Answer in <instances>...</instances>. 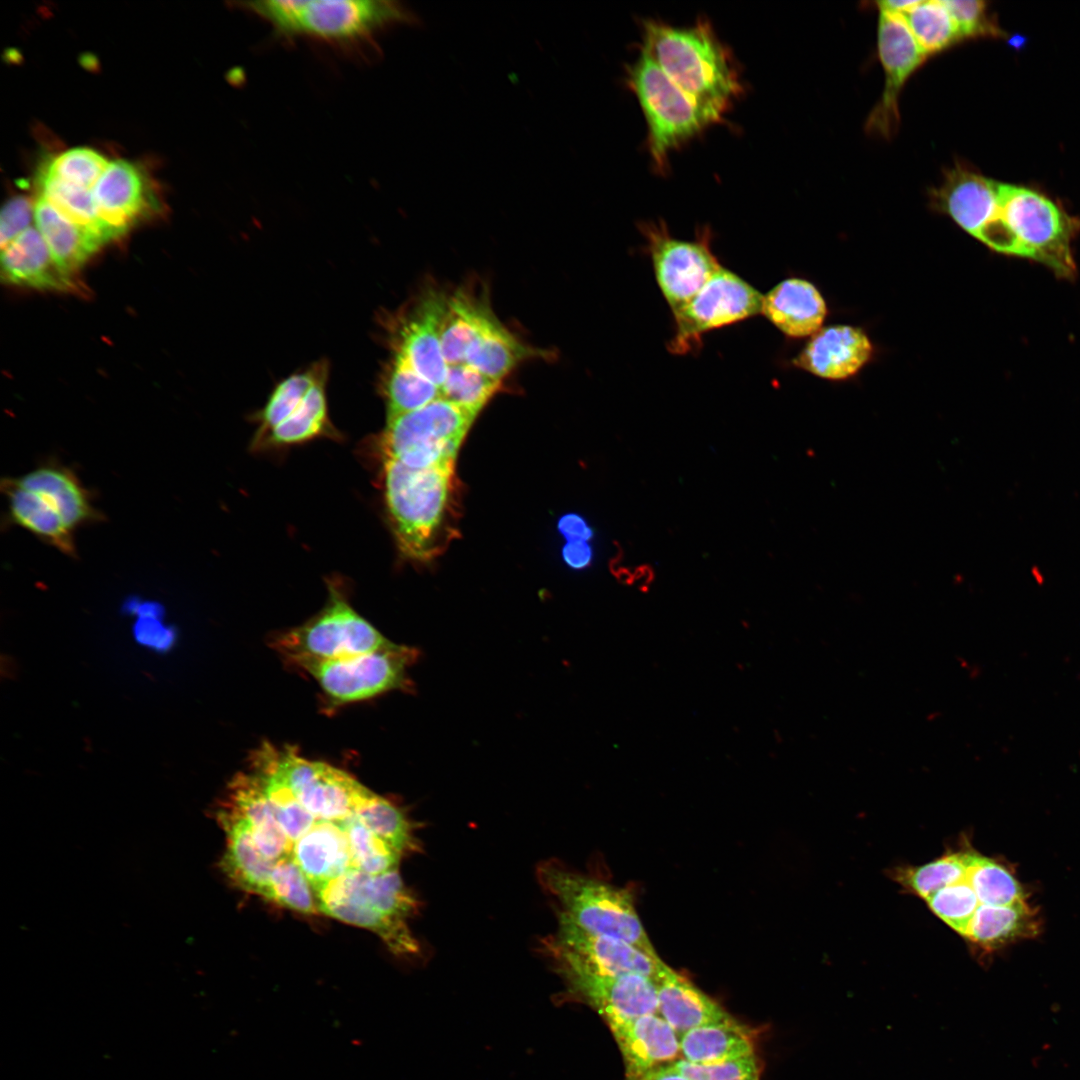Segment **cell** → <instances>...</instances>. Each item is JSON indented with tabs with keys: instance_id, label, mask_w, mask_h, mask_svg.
<instances>
[{
	"instance_id": "cell-1",
	"label": "cell",
	"mask_w": 1080,
	"mask_h": 1080,
	"mask_svg": "<svg viewBox=\"0 0 1080 1080\" xmlns=\"http://www.w3.org/2000/svg\"><path fill=\"white\" fill-rule=\"evenodd\" d=\"M641 51L696 105L719 122L743 94L734 57L706 18L700 17L688 26L644 20Z\"/></svg>"
},
{
	"instance_id": "cell-2",
	"label": "cell",
	"mask_w": 1080,
	"mask_h": 1080,
	"mask_svg": "<svg viewBox=\"0 0 1080 1080\" xmlns=\"http://www.w3.org/2000/svg\"><path fill=\"white\" fill-rule=\"evenodd\" d=\"M313 892L320 912L372 931L394 955L419 952L409 926L419 902L399 870L370 875L352 869Z\"/></svg>"
},
{
	"instance_id": "cell-3",
	"label": "cell",
	"mask_w": 1080,
	"mask_h": 1080,
	"mask_svg": "<svg viewBox=\"0 0 1080 1080\" xmlns=\"http://www.w3.org/2000/svg\"><path fill=\"white\" fill-rule=\"evenodd\" d=\"M380 461L385 506L400 552L411 560L431 559L452 512L454 466L416 469Z\"/></svg>"
},
{
	"instance_id": "cell-4",
	"label": "cell",
	"mask_w": 1080,
	"mask_h": 1080,
	"mask_svg": "<svg viewBox=\"0 0 1080 1080\" xmlns=\"http://www.w3.org/2000/svg\"><path fill=\"white\" fill-rule=\"evenodd\" d=\"M537 878L560 904V913L581 929L657 955L629 889L583 876L552 861L537 867Z\"/></svg>"
},
{
	"instance_id": "cell-5",
	"label": "cell",
	"mask_w": 1080,
	"mask_h": 1080,
	"mask_svg": "<svg viewBox=\"0 0 1080 1080\" xmlns=\"http://www.w3.org/2000/svg\"><path fill=\"white\" fill-rule=\"evenodd\" d=\"M249 770L283 783L316 820H345L376 795L345 771L303 758L289 746L262 743L251 754Z\"/></svg>"
},
{
	"instance_id": "cell-6",
	"label": "cell",
	"mask_w": 1080,
	"mask_h": 1080,
	"mask_svg": "<svg viewBox=\"0 0 1080 1080\" xmlns=\"http://www.w3.org/2000/svg\"><path fill=\"white\" fill-rule=\"evenodd\" d=\"M626 84L637 98L647 125V149L659 173L669 156L719 122L696 105L643 51L626 66Z\"/></svg>"
},
{
	"instance_id": "cell-7",
	"label": "cell",
	"mask_w": 1080,
	"mask_h": 1080,
	"mask_svg": "<svg viewBox=\"0 0 1080 1080\" xmlns=\"http://www.w3.org/2000/svg\"><path fill=\"white\" fill-rule=\"evenodd\" d=\"M477 412L444 398L387 421L374 439L378 457L424 469L453 467Z\"/></svg>"
},
{
	"instance_id": "cell-8",
	"label": "cell",
	"mask_w": 1080,
	"mask_h": 1080,
	"mask_svg": "<svg viewBox=\"0 0 1080 1080\" xmlns=\"http://www.w3.org/2000/svg\"><path fill=\"white\" fill-rule=\"evenodd\" d=\"M328 589V601L317 615L273 641L275 649L297 666L350 658L391 643L350 606L336 580L328 582Z\"/></svg>"
},
{
	"instance_id": "cell-9",
	"label": "cell",
	"mask_w": 1080,
	"mask_h": 1080,
	"mask_svg": "<svg viewBox=\"0 0 1080 1080\" xmlns=\"http://www.w3.org/2000/svg\"><path fill=\"white\" fill-rule=\"evenodd\" d=\"M999 214L1017 239L1022 257L1039 261L1057 275L1071 277L1075 263L1071 240L1078 224L1041 193L997 182Z\"/></svg>"
},
{
	"instance_id": "cell-10",
	"label": "cell",
	"mask_w": 1080,
	"mask_h": 1080,
	"mask_svg": "<svg viewBox=\"0 0 1080 1080\" xmlns=\"http://www.w3.org/2000/svg\"><path fill=\"white\" fill-rule=\"evenodd\" d=\"M416 657L415 649L391 642L370 653L298 667L313 677L331 703L340 705L407 687V668Z\"/></svg>"
},
{
	"instance_id": "cell-11",
	"label": "cell",
	"mask_w": 1080,
	"mask_h": 1080,
	"mask_svg": "<svg viewBox=\"0 0 1080 1080\" xmlns=\"http://www.w3.org/2000/svg\"><path fill=\"white\" fill-rule=\"evenodd\" d=\"M762 299L759 291L722 267L673 314L675 329L667 344L669 351L687 353L701 344L703 333L755 316L761 312Z\"/></svg>"
},
{
	"instance_id": "cell-12",
	"label": "cell",
	"mask_w": 1080,
	"mask_h": 1080,
	"mask_svg": "<svg viewBox=\"0 0 1080 1080\" xmlns=\"http://www.w3.org/2000/svg\"><path fill=\"white\" fill-rule=\"evenodd\" d=\"M657 284L673 314L681 310L722 266L710 249L709 231L684 241L672 237L663 221L639 226Z\"/></svg>"
},
{
	"instance_id": "cell-13",
	"label": "cell",
	"mask_w": 1080,
	"mask_h": 1080,
	"mask_svg": "<svg viewBox=\"0 0 1080 1080\" xmlns=\"http://www.w3.org/2000/svg\"><path fill=\"white\" fill-rule=\"evenodd\" d=\"M412 15L400 3L386 0H299L292 38L351 45L369 40L396 23L410 22Z\"/></svg>"
},
{
	"instance_id": "cell-14",
	"label": "cell",
	"mask_w": 1080,
	"mask_h": 1080,
	"mask_svg": "<svg viewBox=\"0 0 1080 1080\" xmlns=\"http://www.w3.org/2000/svg\"><path fill=\"white\" fill-rule=\"evenodd\" d=\"M546 951L560 971L599 976L641 974L654 979L663 960L627 942L589 933L562 913L556 934L545 940Z\"/></svg>"
},
{
	"instance_id": "cell-15",
	"label": "cell",
	"mask_w": 1080,
	"mask_h": 1080,
	"mask_svg": "<svg viewBox=\"0 0 1080 1080\" xmlns=\"http://www.w3.org/2000/svg\"><path fill=\"white\" fill-rule=\"evenodd\" d=\"M877 44L885 81L881 98L868 116L865 130L873 136L890 139L900 123V93L928 55L901 14L880 11Z\"/></svg>"
},
{
	"instance_id": "cell-16",
	"label": "cell",
	"mask_w": 1080,
	"mask_h": 1080,
	"mask_svg": "<svg viewBox=\"0 0 1080 1080\" xmlns=\"http://www.w3.org/2000/svg\"><path fill=\"white\" fill-rule=\"evenodd\" d=\"M570 992L593 1008L609 1028L646 1014L658 1013L653 979L641 974L599 976L560 971Z\"/></svg>"
},
{
	"instance_id": "cell-17",
	"label": "cell",
	"mask_w": 1080,
	"mask_h": 1080,
	"mask_svg": "<svg viewBox=\"0 0 1080 1080\" xmlns=\"http://www.w3.org/2000/svg\"><path fill=\"white\" fill-rule=\"evenodd\" d=\"M151 184L136 164L117 159L93 189L99 222L107 241L118 238L153 208Z\"/></svg>"
},
{
	"instance_id": "cell-18",
	"label": "cell",
	"mask_w": 1080,
	"mask_h": 1080,
	"mask_svg": "<svg viewBox=\"0 0 1080 1080\" xmlns=\"http://www.w3.org/2000/svg\"><path fill=\"white\" fill-rule=\"evenodd\" d=\"M218 809L243 821L257 849L267 859L276 864L282 860H292L293 846L281 829L263 785L254 773L248 771L235 775Z\"/></svg>"
},
{
	"instance_id": "cell-19",
	"label": "cell",
	"mask_w": 1080,
	"mask_h": 1080,
	"mask_svg": "<svg viewBox=\"0 0 1080 1080\" xmlns=\"http://www.w3.org/2000/svg\"><path fill=\"white\" fill-rule=\"evenodd\" d=\"M996 184L997 181L956 164L945 170L941 184L930 191V202L977 239L996 216Z\"/></svg>"
},
{
	"instance_id": "cell-20",
	"label": "cell",
	"mask_w": 1080,
	"mask_h": 1080,
	"mask_svg": "<svg viewBox=\"0 0 1080 1080\" xmlns=\"http://www.w3.org/2000/svg\"><path fill=\"white\" fill-rule=\"evenodd\" d=\"M624 1063V1080L637 1079L681 1058L680 1038L658 1014H646L610 1028Z\"/></svg>"
},
{
	"instance_id": "cell-21",
	"label": "cell",
	"mask_w": 1080,
	"mask_h": 1080,
	"mask_svg": "<svg viewBox=\"0 0 1080 1080\" xmlns=\"http://www.w3.org/2000/svg\"><path fill=\"white\" fill-rule=\"evenodd\" d=\"M872 350L860 328L833 325L813 334L793 364L825 379L842 380L855 375L869 361Z\"/></svg>"
},
{
	"instance_id": "cell-22",
	"label": "cell",
	"mask_w": 1080,
	"mask_h": 1080,
	"mask_svg": "<svg viewBox=\"0 0 1080 1080\" xmlns=\"http://www.w3.org/2000/svg\"><path fill=\"white\" fill-rule=\"evenodd\" d=\"M2 277L8 283L37 289L79 292L75 275L65 271L52 256L36 227H30L1 253Z\"/></svg>"
},
{
	"instance_id": "cell-23",
	"label": "cell",
	"mask_w": 1080,
	"mask_h": 1080,
	"mask_svg": "<svg viewBox=\"0 0 1080 1080\" xmlns=\"http://www.w3.org/2000/svg\"><path fill=\"white\" fill-rule=\"evenodd\" d=\"M653 981L658 1014L679 1038L692 1028L732 1018L723 1006L664 961Z\"/></svg>"
},
{
	"instance_id": "cell-24",
	"label": "cell",
	"mask_w": 1080,
	"mask_h": 1080,
	"mask_svg": "<svg viewBox=\"0 0 1080 1080\" xmlns=\"http://www.w3.org/2000/svg\"><path fill=\"white\" fill-rule=\"evenodd\" d=\"M348 819L317 820L313 828L294 844L292 860L300 867L312 890L355 869L347 834Z\"/></svg>"
},
{
	"instance_id": "cell-25",
	"label": "cell",
	"mask_w": 1080,
	"mask_h": 1080,
	"mask_svg": "<svg viewBox=\"0 0 1080 1080\" xmlns=\"http://www.w3.org/2000/svg\"><path fill=\"white\" fill-rule=\"evenodd\" d=\"M216 819L225 834L222 872L235 887L270 900L276 863L260 853L242 820L218 808Z\"/></svg>"
},
{
	"instance_id": "cell-26",
	"label": "cell",
	"mask_w": 1080,
	"mask_h": 1080,
	"mask_svg": "<svg viewBox=\"0 0 1080 1080\" xmlns=\"http://www.w3.org/2000/svg\"><path fill=\"white\" fill-rule=\"evenodd\" d=\"M761 314L785 335L800 338L815 334L826 314V303L809 281L789 278L763 295Z\"/></svg>"
},
{
	"instance_id": "cell-27",
	"label": "cell",
	"mask_w": 1080,
	"mask_h": 1080,
	"mask_svg": "<svg viewBox=\"0 0 1080 1080\" xmlns=\"http://www.w3.org/2000/svg\"><path fill=\"white\" fill-rule=\"evenodd\" d=\"M14 480L22 488L40 495L72 531L103 519L102 513L91 502L87 489L67 467L56 463L44 464Z\"/></svg>"
},
{
	"instance_id": "cell-28",
	"label": "cell",
	"mask_w": 1080,
	"mask_h": 1080,
	"mask_svg": "<svg viewBox=\"0 0 1080 1080\" xmlns=\"http://www.w3.org/2000/svg\"><path fill=\"white\" fill-rule=\"evenodd\" d=\"M328 375L329 373L323 375L315 382L302 403L287 419L260 440L251 442V449L264 451L302 444L317 438H341L329 418L326 394Z\"/></svg>"
},
{
	"instance_id": "cell-29",
	"label": "cell",
	"mask_w": 1080,
	"mask_h": 1080,
	"mask_svg": "<svg viewBox=\"0 0 1080 1080\" xmlns=\"http://www.w3.org/2000/svg\"><path fill=\"white\" fill-rule=\"evenodd\" d=\"M34 222L56 262L73 275L104 244L97 235L70 221L39 195L34 202Z\"/></svg>"
},
{
	"instance_id": "cell-30",
	"label": "cell",
	"mask_w": 1080,
	"mask_h": 1080,
	"mask_svg": "<svg viewBox=\"0 0 1080 1080\" xmlns=\"http://www.w3.org/2000/svg\"><path fill=\"white\" fill-rule=\"evenodd\" d=\"M12 521L70 557L77 551L73 531L40 495L19 486L14 478L1 480Z\"/></svg>"
},
{
	"instance_id": "cell-31",
	"label": "cell",
	"mask_w": 1080,
	"mask_h": 1080,
	"mask_svg": "<svg viewBox=\"0 0 1080 1080\" xmlns=\"http://www.w3.org/2000/svg\"><path fill=\"white\" fill-rule=\"evenodd\" d=\"M681 1058L694 1064H713L755 1053L752 1030L735 1018L708 1023L680 1037Z\"/></svg>"
},
{
	"instance_id": "cell-32",
	"label": "cell",
	"mask_w": 1080,
	"mask_h": 1080,
	"mask_svg": "<svg viewBox=\"0 0 1080 1080\" xmlns=\"http://www.w3.org/2000/svg\"><path fill=\"white\" fill-rule=\"evenodd\" d=\"M1037 928L1034 913L1026 901L1010 906L981 905L964 938L991 951L1018 938L1032 936Z\"/></svg>"
},
{
	"instance_id": "cell-33",
	"label": "cell",
	"mask_w": 1080,
	"mask_h": 1080,
	"mask_svg": "<svg viewBox=\"0 0 1080 1080\" xmlns=\"http://www.w3.org/2000/svg\"><path fill=\"white\" fill-rule=\"evenodd\" d=\"M378 386L385 401L387 421L442 398L434 384L418 376L394 355L385 363Z\"/></svg>"
},
{
	"instance_id": "cell-34",
	"label": "cell",
	"mask_w": 1080,
	"mask_h": 1080,
	"mask_svg": "<svg viewBox=\"0 0 1080 1080\" xmlns=\"http://www.w3.org/2000/svg\"><path fill=\"white\" fill-rule=\"evenodd\" d=\"M329 373L327 360H319L282 380L272 391L264 407L253 416L257 428L251 442H256L287 419L302 403L315 382Z\"/></svg>"
},
{
	"instance_id": "cell-35",
	"label": "cell",
	"mask_w": 1080,
	"mask_h": 1080,
	"mask_svg": "<svg viewBox=\"0 0 1080 1080\" xmlns=\"http://www.w3.org/2000/svg\"><path fill=\"white\" fill-rule=\"evenodd\" d=\"M355 815L360 823L391 845L402 857L421 849L415 823L391 801L376 794Z\"/></svg>"
},
{
	"instance_id": "cell-36",
	"label": "cell",
	"mask_w": 1080,
	"mask_h": 1080,
	"mask_svg": "<svg viewBox=\"0 0 1080 1080\" xmlns=\"http://www.w3.org/2000/svg\"><path fill=\"white\" fill-rule=\"evenodd\" d=\"M37 186L39 196L59 213L75 224L90 230L104 243L107 242L97 216L93 190L65 182L42 170H39L37 175Z\"/></svg>"
},
{
	"instance_id": "cell-37",
	"label": "cell",
	"mask_w": 1080,
	"mask_h": 1080,
	"mask_svg": "<svg viewBox=\"0 0 1080 1080\" xmlns=\"http://www.w3.org/2000/svg\"><path fill=\"white\" fill-rule=\"evenodd\" d=\"M902 16L914 38L928 56L962 40L944 1H918Z\"/></svg>"
},
{
	"instance_id": "cell-38",
	"label": "cell",
	"mask_w": 1080,
	"mask_h": 1080,
	"mask_svg": "<svg viewBox=\"0 0 1080 1080\" xmlns=\"http://www.w3.org/2000/svg\"><path fill=\"white\" fill-rule=\"evenodd\" d=\"M969 873L982 905L1010 906L1025 901L1022 887L1003 864L971 851Z\"/></svg>"
},
{
	"instance_id": "cell-39",
	"label": "cell",
	"mask_w": 1080,
	"mask_h": 1080,
	"mask_svg": "<svg viewBox=\"0 0 1080 1080\" xmlns=\"http://www.w3.org/2000/svg\"><path fill=\"white\" fill-rule=\"evenodd\" d=\"M970 854L968 850L962 876L925 899L930 910L962 937H965L977 909L982 905L970 880Z\"/></svg>"
},
{
	"instance_id": "cell-40",
	"label": "cell",
	"mask_w": 1080,
	"mask_h": 1080,
	"mask_svg": "<svg viewBox=\"0 0 1080 1080\" xmlns=\"http://www.w3.org/2000/svg\"><path fill=\"white\" fill-rule=\"evenodd\" d=\"M347 834L355 869L370 875L399 870L402 855L360 823L355 814L348 819Z\"/></svg>"
},
{
	"instance_id": "cell-41",
	"label": "cell",
	"mask_w": 1080,
	"mask_h": 1080,
	"mask_svg": "<svg viewBox=\"0 0 1080 1080\" xmlns=\"http://www.w3.org/2000/svg\"><path fill=\"white\" fill-rule=\"evenodd\" d=\"M109 163L105 156L91 148L76 147L48 160L40 170L65 182L93 190Z\"/></svg>"
},
{
	"instance_id": "cell-42",
	"label": "cell",
	"mask_w": 1080,
	"mask_h": 1080,
	"mask_svg": "<svg viewBox=\"0 0 1080 1080\" xmlns=\"http://www.w3.org/2000/svg\"><path fill=\"white\" fill-rule=\"evenodd\" d=\"M270 901L303 914L320 912L310 883L293 860L276 864L271 878Z\"/></svg>"
},
{
	"instance_id": "cell-43",
	"label": "cell",
	"mask_w": 1080,
	"mask_h": 1080,
	"mask_svg": "<svg viewBox=\"0 0 1080 1080\" xmlns=\"http://www.w3.org/2000/svg\"><path fill=\"white\" fill-rule=\"evenodd\" d=\"M500 384L468 366H452L441 390L442 398L479 413Z\"/></svg>"
},
{
	"instance_id": "cell-44",
	"label": "cell",
	"mask_w": 1080,
	"mask_h": 1080,
	"mask_svg": "<svg viewBox=\"0 0 1080 1080\" xmlns=\"http://www.w3.org/2000/svg\"><path fill=\"white\" fill-rule=\"evenodd\" d=\"M672 1066L688 1080H761L756 1054L713 1064H694L682 1058Z\"/></svg>"
},
{
	"instance_id": "cell-45",
	"label": "cell",
	"mask_w": 1080,
	"mask_h": 1080,
	"mask_svg": "<svg viewBox=\"0 0 1080 1080\" xmlns=\"http://www.w3.org/2000/svg\"><path fill=\"white\" fill-rule=\"evenodd\" d=\"M958 28L961 39L978 36L999 35L998 27L987 14L986 3L981 0L944 1Z\"/></svg>"
},
{
	"instance_id": "cell-46",
	"label": "cell",
	"mask_w": 1080,
	"mask_h": 1080,
	"mask_svg": "<svg viewBox=\"0 0 1080 1080\" xmlns=\"http://www.w3.org/2000/svg\"><path fill=\"white\" fill-rule=\"evenodd\" d=\"M32 219H34V203L29 197L16 195L7 200L0 214L1 248L30 228Z\"/></svg>"
},
{
	"instance_id": "cell-47",
	"label": "cell",
	"mask_w": 1080,
	"mask_h": 1080,
	"mask_svg": "<svg viewBox=\"0 0 1080 1080\" xmlns=\"http://www.w3.org/2000/svg\"><path fill=\"white\" fill-rule=\"evenodd\" d=\"M558 530L568 541H588L592 536L591 528L577 514H567L559 519Z\"/></svg>"
},
{
	"instance_id": "cell-48",
	"label": "cell",
	"mask_w": 1080,
	"mask_h": 1080,
	"mask_svg": "<svg viewBox=\"0 0 1080 1080\" xmlns=\"http://www.w3.org/2000/svg\"><path fill=\"white\" fill-rule=\"evenodd\" d=\"M562 556L568 566L580 569L589 565L592 549L587 541H568L563 547Z\"/></svg>"
},
{
	"instance_id": "cell-49",
	"label": "cell",
	"mask_w": 1080,
	"mask_h": 1080,
	"mask_svg": "<svg viewBox=\"0 0 1080 1080\" xmlns=\"http://www.w3.org/2000/svg\"><path fill=\"white\" fill-rule=\"evenodd\" d=\"M634 1080H688L672 1064L659 1067Z\"/></svg>"
},
{
	"instance_id": "cell-50",
	"label": "cell",
	"mask_w": 1080,
	"mask_h": 1080,
	"mask_svg": "<svg viewBox=\"0 0 1080 1080\" xmlns=\"http://www.w3.org/2000/svg\"><path fill=\"white\" fill-rule=\"evenodd\" d=\"M918 1L884 0L876 2L878 9L883 12L904 14L913 8Z\"/></svg>"
}]
</instances>
